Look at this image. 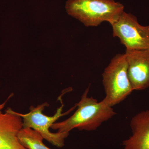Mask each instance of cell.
Segmentation results:
<instances>
[{
    "mask_svg": "<svg viewBox=\"0 0 149 149\" xmlns=\"http://www.w3.org/2000/svg\"><path fill=\"white\" fill-rule=\"evenodd\" d=\"M89 91L88 87L80 101L75 104L77 109L72 116L63 121L56 122L51 128L61 133H69L74 128L92 131L97 130L116 114L112 107L102 100L98 102L93 97H88Z\"/></svg>",
    "mask_w": 149,
    "mask_h": 149,
    "instance_id": "6da1fadb",
    "label": "cell"
},
{
    "mask_svg": "<svg viewBox=\"0 0 149 149\" xmlns=\"http://www.w3.org/2000/svg\"><path fill=\"white\" fill-rule=\"evenodd\" d=\"M65 9L86 27H97L103 22L116 20L124 11V6L114 0H67Z\"/></svg>",
    "mask_w": 149,
    "mask_h": 149,
    "instance_id": "7a4b0ae2",
    "label": "cell"
},
{
    "mask_svg": "<svg viewBox=\"0 0 149 149\" xmlns=\"http://www.w3.org/2000/svg\"><path fill=\"white\" fill-rule=\"evenodd\" d=\"M102 75L105 93L102 101L109 106L120 103L133 91L128 77V62L125 53L114 56Z\"/></svg>",
    "mask_w": 149,
    "mask_h": 149,
    "instance_id": "3957f363",
    "label": "cell"
},
{
    "mask_svg": "<svg viewBox=\"0 0 149 149\" xmlns=\"http://www.w3.org/2000/svg\"><path fill=\"white\" fill-rule=\"evenodd\" d=\"M49 106L47 102L38 105L36 107L32 106L29 108L30 111L28 113L22 114L18 113V114L22 118L23 128L33 129L52 145L61 148L64 146L65 140L69 136V133H52L50 131V128L59 118L68 114L77 107L75 104L66 112L62 113L64 105L61 102V106L57 109L55 114L49 116L45 115L43 113L45 107Z\"/></svg>",
    "mask_w": 149,
    "mask_h": 149,
    "instance_id": "277c9868",
    "label": "cell"
},
{
    "mask_svg": "<svg viewBox=\"0 0 149 149\" xmlns=\"http://www.w3.org/2000/svg\"><path fill=\"white\" fill-rule=\"evenodd\" d=\"M110 24L113 36L119 38L126 50L149 49V25L143 26L139 24L135 15L123 11Z\"/></svg>",
    "mask_w": 149,
    "mask_h": 149,
    "instance_id": "5b68a950",
    "label": "cell"
},
{
    "mask_svg": "<svg viewBox=\"0 0 149 149\" xmlns=\"http://www.w3.org/2000/svg\"><path fill=\"white\" fill-rule=\"evenodd\" d=\"M128 76L133 91L149 88V49L126 50Z\"/></svg>",
    "mask_w": 149,
    "mask_h": 149,
    "instance_id": "8992f818",
    "label": "cell"
},
{
    "mask_svg": "<svg viewBox=\"0 0 149 149\" xmlns=\"http://www.w3.org/2000/svg\"><path fill=\"white\" fill-rule=\"evenodd\" d=\"M6 103L0 105V149H27L19 142L18 135L23 128L22 118L18 112L8 108L2 109Z\"/></svg>",
    "mask_w": 149,
    "mask_h": 149,
    "instance_id": "52a82bcc",
    "label": "cell"
},
{
    "mask_svg": "<svg viewBox=\"0 0 149 149\" xmlns=\"http://www.w3.org/2000/svg\"><path fill=\"white\" fill-rule=\"evenodd\" d=\"M130 125L132 135L123 142L124 149H149V109L135 115Z\"/></svg>",
    "mask_w": 149,
    "mask_h": 149,
    "instance_id": "ba28073f",
    "label": "cell"
},
{
    "mask_svg": "<svg viewBox=\"0 0 149 149\" xmlns=\"http://www.w3.org/2000/svg\"><path fill=\"white\" fill-rule=\"evenodd\" d=\"M18 137L22 145L27 149H50L44 143V139L40 133L31 128H22Z\"/></svg>",
    "mask_w": 149,
    "mask_h": 149,
    "instance_id": "9c48e42d",
    "label": "cell"
}]
</instances>
